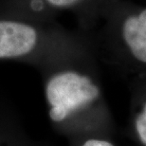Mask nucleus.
<instances>
[{"mask_svg":"<svg viewBox=\"0 0 146 146\" xmlns=\"http://www.w3.org/2000/svg\"><path fill=\"white\" fill-rule=\"evenodd\" d=\"M46 98L49 104V118L62 122L100 95L99 87L88 76L75 70L54 73L46 84Z\"/></svg>","mask_w":146,"mask_h":146,"instance_id":"nucleus-1","label":"nucleus"},{"mask_svg":"<svg viewBox=\"0 0 146 146\" xmlns=\"http://www.w3.org/2000/svg\"><path fill=\"white\" fill-rule=\"evenodd\" d=\"M42 23L0 15V60L39 59L48 41Z\"/></svg>","mask_w":146,"mask_h":146,"instance_id":"nucleus-2","label":"nucleus"},{"mask_svg":"<svg viewBox=\"0 0 146 146\" xmlns=\"http://www.w3.org/2000/svg\"><path fill=\"white\" fill-rule=\"evenodd\" d=\"M122 34L135 58L146 63V9L125 20Z\"/></svg>","mask_w":146,"mask_h":146,"instance_id":"nucleus-3","label":"nucleus"},{"mask_svg":"<svg viewBox=\"0 0 146 146\" xmlns=\"http://www.w3.org/2000/svg\"><path fill=\"white\" fill-rule=\"evenodd\" d=\"M136 129L139 137V139L142 143L146 145V104L141 112L137 116Z\"/></svg>","mask_w":146,"mask_h":146,"instance_id":"nucleus-4","label":"nucleus"},{"mask_svg":"<svg viewBox=\"0 0 146 146\" xmlns=\"http://www.w3.org/2000/svg\"><path fill=\"white\" fill-rule=\"evenodd\" d=\"M82 146H114L109 141H103V139H91L86 141Z\"/></svg>","mask_w":146,"mask_h":146,"instance_id":"nucleus-5","label":"nucleus"}]
</instances>
